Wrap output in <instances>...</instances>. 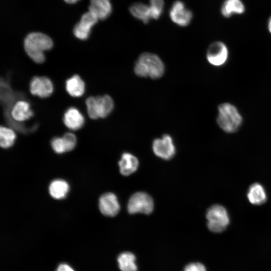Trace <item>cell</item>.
I'll return each instance as SVG.
<instances>
[{
	"instance_id": "obj_30",
	"label": "cell",
	"mask_w": 271,
	"mask_h": 271,
	"mask_svg": "<svg viewBox=\"0 0 271 271\" xmlns=\"http://www.w3.org/2000/svg\"><path fill=\"white\" fill-rule=\"evenodd\" d=\"M65 2L68 4H74L79 0H64Z\"/></svg>"
},
{
	"instance_id": "obj_9",
	"label": "cell",
	"mask_w": 271,
	"mask_h": 271,
	"mask_svg": "<svg viewBox=\"0 0 271 271\" xmlns=\"http://www.w3.org/2000/svg\"><path fill=\"white\" fill-rule=\"evenodd\" d=\"M153 149L156 156L165 160L171 159L175 154L172 139L168 134L164 135L161 139L155 140Z\"/></svg>"
},
{
	"instance_id": "obj_14",
	"label": "cell",
	"mask_w": 271,
	"mask_h": 271,
	"mask_svg": "<svg viewBox=\"0 0 271 271\" xmlns=\"http://www.w3.org/2000/svg\"><path fill=\"white\" fill-rule=\"evenodd\" d=\"M65 88L71 96L79 97L85 92V83L79 76L74 75L66 81Z\"/></svg>"
},
{
	"instance_id": "obj_6",
	"label": "cell",
	"mask_w": 271,
	"mask_h": 271,
	"mask_svg": "<svg viewBox=\"0 0 271 271\" xmlns=\"http://www.w3.org/2000/svg\"><path fill=\"white\" fill-rule=\"evenodd\" d=\"M228 50L226 45L222 42H215L208 47L206 53L208 62L212 66H223L228 58Z\"/></svg>"
},
{
	"instance_id": "obj_20",
	"label": "cell",
	"mask_w": 271,
	"mask_h": 271,
	"mask_svg": "<svg viewBox=\"0 0 271 271\" xmlns=\"http://www.w3.org/2000/svg\"><path fill=\"white\" fill-rule=\"evenodd\" d=\"M49 193L55 199H60L66 196L69 191L68 183L63 180L53 181L49 186Z\"/></svg>"
},
{
	"instance_id": "obj_10",
	"label": "cell",
	"mask_w": 271,
	"mask_h": 271,
	"mask_svg": "<svg viewBox=\"0 0 271 271\" xmlns=\"http://www.w3.org/2000/svg\"><path fill=\"white\" fill-rule=\"evenodd\" d=\"M99 208L104 215L113 217L119 211L120 205L115 194L112 193H106L100 197L99 200Z\"/></svg>"
},
{
	"instance_id": "obj_26",
	"label": "cell",
	"mask_w": 271,
	"mask_h": 271,
	"mask_svg": "<svg viewBox=\"0 0 271 271\" xmlns=\"http://www.w3.org/2000/svg\"><path fill=\"white\" fill-rule=\"evenodd\" d=\"M63 138L65 143L67 152L72 150L75 148L76 144L75 136L72 133L68 132L64 135Z\"/></svg>"
},
{
	"instance_id": "obj_21",
	"label": "cell",
	"mask_w": 271,
	"mask_h": 271,
	"mask_svg": "<svg viewBox=\"0 0 271 271\" xmlns=\"http://www.w3.org/2000/svg\"><path fill=\"white\" fill-rule=\"evenodd\" d=\"M93 26L90 22L81 19L80 21L76 24L73 29L74 35L80 40H86L89 37Z\"/></svg>"
},
{
	"instance_id": "obj_12",
	"label": "cell",
	"mask_w": 271,
	"mask_h": 271,
	"mask_svg": "<svg viewBox=\"0 0 271 271\" xmlns=\"http://www.w3.org/2000/svg\"><path fill=\"white\" fill-rule=\"evenodd\" d=\"M88 8L100 20L107 18L112 11L110 0H90Z\"/></svg>"
},
{
	"instance_id": "obj_11",
	"label": "cell",
	"mask_w": 271,
	"mask_h": 271,
	"mask_svg": "<svg viewBox=\"0 0 271 271\" xmlns=\"http://www.w3.org/2000/svg\"><path fill=\"white\" fill-rule=\"evenodd\" d=\"M63 121L68 128L76 130L83 126L85 119L82 114L77 108L70 107L64 114Z\"/></svg>"
},
{
	"instance_id": "obj_19",
	"label": "cell",
	"mask_w": 271,
	"mask_h": 271,
	"mask_svg": "<svg viewBox=\"0 0 271 271\" xmlns=\"http://www.w3.org/2000/svg\"><path fill=\"white\" fill-rule=\"evenodd\" d=\"M136 256L131 252H123L117 257L118 266L121 271H137Z\"/></svg>"
},
{
	"instance_id": "obj_25",
	"label": "cell",
	"mask_w": 271,
	"mask_h": 271,
	"mask_svg": "<svg viewBox=\"0 0 271 271\" xmlns=\"http://www.w3.org/2000/svg\"><path fill=\"white\" fill-rule=\"evenodd\" d=\"M51 145L53 150L58 154L67 152L66 146L63 137L53 139Z\"/></svg>"
},
{
	"instance_id": "obj_22",
	"label": "cell",
	"mask_w": 271,
	"mask_h": 271,
	"mask_svg": "<svg viewBox=\"0 0 271 271\" xmlns=\"http://www.w3.org/2000/svg\"><path fill=\"white\" fill-rule=\"evenodd\" d=\"M16 134L11 128L1 126L0 145L2 148L6 149L12 146L16 139Z\"/></svg>"
},
{
	"instance_id": "obj_16",
	"label": "cell",
	"mask_w": 271,
	"mask_h": 271,
	"mask_svg": "<svg viewBox=\"0 0 271 271\" xmlns=\"http://www.w3.org/2000/svg\"><path fill=\"white\" fill-rule=\"evenodd\" d=\"M96 98V108L98 118L107 117L113 110L114 101L111 96L105 94Z\"/></svg>"
},
{
	"instance_id": "obj_27",
	"label": "cell",
	"mask_w": 271,
	"mask_h": 271,
	"mask_svg": "<svg viewBox=\"0 0 271 271\" xmlns=\"http://www.w3.org/2000/svg\"><path fill=\"white\" fill-rule=\"evenodd\" d=\"M184 271H207L205 266L201 263L193 262L187 264Z\"/></svg>"
},
{
	"instance_id": "obj_2",
	"label": "cell",
	"mask_w": 271,
	"mask_h": 271,
	"mask_svg": "<svg viewBox=\"0 0 271 271\" xmlns=\"http://www.w3.org/2000/svg\"><path fill=\"white\" fill-rule=\"evenodd\" d=\"M53 45L52 40L48 35L40 32L29 34L24 40V48L29 57L37 63L45 60L44 52L50 50Z\"/></svg>"
},
{
	"instance_id": "obj_15",
	"label": "cell",
	"mask_w": 271,
	"mask_h": 271,
	"mask_svg": "<svg viewBox=\"0 0 271 271\" xmlns=\"http://www.w3.org/2000/svg\"><path fill=\"white\" fill-rule=\"evenodd\" d=\"M118 165L120 173L124 176H128L137 170L139 161L133 155L125 153L122 155Z\"/></svg>"
},
{
	"instance_id": "obj_24",
	"label": "cell",
	"mask_w": 271,
	"mask_h": 271,
	"mask_svg": "<svg viewBox=\"0 0 271 271\" xmlns=\"http://www.w3.org/2000/svg\"><path fill=\"white\" fill-rule=\"evenodd\" d=\"M87 112L89 117L91 119H96L98 118L96 108L95 97L90 96L86 100Z\"/></svg>"
},
{
	"instance_id": "obj_5",
	"label": "cell",
	"mask_w": 271,
	"mask_h": 271,
	"mask_svg": "<svg viewBox=\"0 0 271 271\" xmlns=\"http://www.w3.org/2000/svg\"><path fill=\"white\" fill-rule=\"evenodd\" d=\"M127 208L130 214L142 213L149 214L154 209L153 200L145 192H137L129 198Z\"/></svg>"
},
{
	"instance_id": "obj_29",
	"label": "cell",
	"mask_w": 271,
	"mask_h": 271,
	"mask_svg": "<svg viewBox=\"0 0 271 271\" xmlns=\"http://www.w3.org/2000/svg\"><path fill=\"white\" fill-rule=\"evenodd\" d=\"M267 28L269 33L271 34V17L269 18L267 23Z\"/></svg>"
},
{
	"instance_id": "obj_3",
	"label": "cell",
	"mask_w": 271,
	"mask_h": 271,
	"mask_svg": "<svg viewBox=\"0 0 271 271\" xmlns=\"http://www.w3.org/2000/svg\"><path fill=\"white\" fill-rule=\"evenodd\" d=\"M217 121L225 132L233 133L240 127L242 117L235 106L229 103H223L218 106Z\"/></svg>"
},
{
	"instance_id": "obj_28",
	"label": "cell",
	"mask_w": 271,
	"mask_h": 271,
	"mask_svg": "<svg viewBox=\"0 0 271 271\" xmlns=\"http://www.w3.org/2000/svg\"><path fill=\"white\" fill-rule=\"evenodd\" d=\"M56 271H74V270L68 264L61 263L58 266Z\"/></svg>"
},
{
	"instance_id": "obj_23",
	"label": "cell",
	"mask_w": 271,
	"mask_h": 271,
	"mask_svg": "<svg viewBox=\"0 0 271 271\" xmlns=\"http://www.w3.org/2000/svg\"><path fill=\"white\" fill-rule=\"evenodd\" d=\"M150 8L151 12L152 18L159 19L163 10L164 2L163 0H150Z\"/></svg>"
},
{
	"instance_id": "obj_7",
	"label": "cell",
	"mask_w": 271,
	"mask_h": 271,
	"mask_svg": "<svg viewBox=\"0 0 271 271\" xmlns=\"http://www.w3.org/2000/svg\"><path fill=\"white\" fill-rule=\"evenodd\" d=\"M54 90L52 81L45 76H35L30 83V91L34 95L41 98H47L50 96Z\"/></svg>"
},
{
	"instance_id": "obj_8",
	"label": "cell",
	"mask_w": 271,
	"mask_h": 271,
	"mask_svg": "<svg viewBox=\"0 0 271 271\" xmlns=\"http://www.w3.org/2000/svg\"><path fill=\"white\" fill-rule=\"evenodd\" d=\"M170 17L172 22L177 25L186 27L191 22L193 14L185 7L182 2L177 1L174 3L170 11Z\"/></svg>"
},
{
	"instance_id": "obj_17",
	"label": "cell",
	"mask_w": 271,
	"mask_h": 271,
	"mask_svg": "<svg viewBox=\"0 0 271 271\" xmlns=\"http://www.w3.org/2000/svg\"><path fill=\"white\" fill-rule=\"evenodd\" d=\"M244 11V5L241 0H225L221 8L222 15L226 18L233 14H241Z\"/></svg>"
},
{
	"instance_id": "obj_13",
	"label": "cell",
	"mask_w": 271,
	"mask_h": 271,
	"mask_svg": "<svg viewBox=\"0 0 271 271\" xmlns=\"http://www.w3.org/2000/svg\"><path fill=\"white\" fill-rule=\"evenodd\" d=\"M247 197L249 202L255 205H261L264 203L267 199L264 187L258 183H253L250 186Z\"/></svg>"
},
{
	"instance_id": "obj_18",
	"label": "cell",
	"mask_w": 271,
	"mask_h": 271,
	"mask_svg": "<svg viewBox=\"0 0 271 271\" xmlns=\"http://www.w3.org/2000/svg\"><path fill=\"white\" fill-rule=\"evenodd\" d=\"M129 12L134 18L144 23H147L152 19L150 6L142 3L133 4L129 8Z\"/></svg>"
},
{
	"instance_id": "obj_4",
	"label": "cell",
	"mask_w": 271,
	"mask_h": 271,
	"mask_svg": "<svg viewBox=\"0 0 271 271\" xmlns=\"http://www.w3.org/2000/svg\"><path fill=\"white\" fill-rule=\"evenodd\" d=\"M206 217L208 229L214 233L224 231L230 223V217L225 207L215 204L208 208Z\"/></svg>"
},
{
	"instance_id": "obj_1",
	"label": "cell",
	"mask_w": 271,
	"mask_h": 271,
	"mask_svg": "<svg viewBox=\"0 0 271 271\" xmlns=\"http://www.w3.org/2000/svg\"><path fill=\"white\" fill-rule=\"evenodd\" d=\"M135 74L143 78L150 77L153 79L161 78L165 73V64L157 54L144 52L137 60L133 68Z\"/></svg>"
}]
</instances>
